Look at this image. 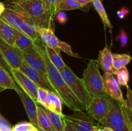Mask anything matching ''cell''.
Segmentation results:
<instances>
[{
    "mask_svg": "<svg viewBox=\"0 0 132 131\" xmlns=\"http://www.w3.org/2000/svg\"><path fill=\"white\" fill-rule=\"evenodd\" d=\"M49 91L46 89L38 87L37 89V102L43 106H45L46 98L48 96Z\"/></svg>",
    "mask_w": 132,
    "mask_h": 131,
    "instance_id": "cell-33",
    "label": "cell"
},
{
    "mask_svg": "<svg viewBox=\"0 0 132 131\" xmlns=\"http://www.w3.org/2000/svg\"><path fill=\"white\" fill-rule=\"evenodd\" d=\"M99 131H114L109 127H101L99 128Z\"/></svg>",
    "mask_w": 132,
    "mask_h": 131,
    "instance_id": "cell-42",
    "label": "cell"
},
{
    "mask_svg": "<svg viewBox=\"0 0 132 131\" xmlns=\"http://www.w3.org/2000/svg\"><path fill=\"white\" fill-rule=\"evenodd\" d=\"M4 90H5V89H3V87H1V86H0V92H1L3 91H4Z\"/></svg>",
    "mask_w": 132,
    "mask_h": 131,
    "instance_id": "cell-43",
    "label": "cell"
},
{
    "mask_svg": "<svg viewBox=\"0 0 132 131\" xmlns=\"http://www.w3.org/2000/svg\"><path fill=\"white\" fill-rule=\"evenodd\" d=\"M44 110L48 116L55 130L64 131L65 121L64 118V114H57V113H52L45 107H44Z\"/></svg>",
    "mask_w": 132,
    "mask_h": 131,
    "instance_id": "cell-23",
    "label": "cell"
},
{
    "mask_svg": "<svg viewBox=\"0 0 132 131\" xmlns=\"http://www.w3.org/2000/svg\"><path fill=\"white\" fill-rule=\"evenodd\" d=\"M0 66H1L2 68H3L5 70H6L8 73H10V74L12 75V69L11 67L10 66V65L8 64L7 62L5 60V58L3 57V55L1 54V51H0Z\"/></svg>",
    "mask_w": 132,
    "mask_h": 131,
    "instance_id": "cell-36",
    "label": "cell"
},
{
    "mask_svg": "<svg viewBox=\"0 0 132 131\" xmlns=\"http://www.w3.org/2000/svg\"><path fill=\"white\" fill-rule=\"evenodd\" d=\"M61 1V0H45L48 11L54 21H55V16L56 15V6Z\"/></svg>",
    "mask_w": 132,
    "mask_h": 131,
    "instance_id": "cell-29",
    "label": "cell"
},
{
    "mask_svg": "<svg viewBox=\"0 0 132 131\" xmlns=\"http://www.w3.org/2000/svg\"><path fill=\"white\" fill-rule=\"evenodd\" d=\"M83 6L76 0H61L56 6V14L60 11H67L79 9Z\"/></svg>",
    "mask_w": 132,
    "mask_h": 131,
    "instance_id": "cell-26",
    "label": "cell"
},
{
    "mask_svg": "<svg viewBox=\"0 0 132 131\" xmlns=\"http://www.w3.org/2000/svg\"><path fill=\"white\" fill-rule=\"evenodd\" d=\"M62 104L63 101L61 100L60 97L56 94L49 91L48 96L45 101V106L50 111L57 114H63L62 110Z\"/></svg>",
    "mask_w": 132,
    "mask_h": 131,
    "instance_id": "cell-18",
    "label": "cell"
},
{
    "mask_svg": "<svg viewBox=\"0 0 132 131\" xmlns=\"http://www.w3.org/2000/svg\"><path fill=\"white\" fill-rule=\"evenodd\" d=\"M5 8H6V6H5L4 3L0 2V15L3 13V12L5 11Z\"/></svg>",
    "mask_w": 132,
    "mask_h": 131,
    "instance_id": "cell-41",
    "label": "cell"
},
{
    "mask_svg": "<svg viewBox=\"0 0 132 131\" xmlns=\"http://www.w3.org/2000/svg\"><path fill=\"white\" fill-rule=\"evenodd\" d=\"M64 131H77V130L75 129L72 125L68 124V123L65 122V127H64Z\"/></svg>",
    "mask_w": 132,
    "mask_h": 131,
    "instance_id": "cell-40",
    "label": "cell"
},
{
    "mask_svg": "<svg viewBox=\"0 0 132 131\" xmlns=\"http://www.w3.org/2000/svg\"><path fill=\"white\" fill-rule=\"evenodd\" d=\"M0 18L14 29L29 36L36 42L41 41L37 31L38 28L22 13L6 7Z\"/></svg>",
    "mask_w": 132,
    "mask_h": 131,
    "instance_id": "cell-3",
    "label": "cell"
},
{
    "mask_svg": "<svg viewBox=\"0 0 132 131\" xmlns=\"http://www.w3.org/2000/svg\"><path fill=\"white\" fill-rule=\"evenodd\" d=\"M60 73L71 91L82 103L86 110H87L92 97L87 91L82 78L76 76L71 68L67 64L60 71Z\"/></svg>",
    "mask_w": 132,
    "mask_h": 131,
    "instance_id": "cell-5",
    "label": "cell"
},
{
    "mask_svg": "<svg viewBox=\"0 0 132 131\" xmlns=\"http://www.w3.org/2000/svg\"><path fill=\"white\" fill-rule=\"evenodd\" d=\"M36 47L42 57L46 69V77L51 84L57 92L63 104L67 105L73 111L85 110L86 109L79 100L66 83L60 71L52 64L44 49V43L42 41L36 42Z\"/></svg>",
    "mask_w": 132,
    "mask_h": 131,
    "instance_id": "cell-1",
    "label": "cell"
},
{
    "mask_svg": "<svg viewBox=\"0 0 132 131\" xmlns=\"http://www.w3.org/2000/svg\"><path fill=\"white\" fill-rule=\"evenodd\" d=\"M100 128H101V127H100ZM94 131H99V128H97V129H95Z\"/></svg>",
    "mask_w": 132,
    "mask_h": 131,
    "instance_id": "cell-44",
    "label": "cell"
},
{
    "mask_svg": "<svg viewBox=\"0 0 132 131\" xmlns=\"http://www.w3.org/2000/svg\"><path fill=\"white\" fill-rule=\"evenodd\" d=\"M16 92L19 95L23 103L30 122L39 130L38 122H37V102H36L30 96H28L21 87L20 89Z\"/></svg>",
    "mask_w": 132,
    "mask_h": 131,
    "instance_id": "cell-14",
    "label": "cell"
},
{
    "mask_svg": "<svg viewBox=\"0 0 132 131\" xmlns=\"http://www.w3.org/2000/svg\"><path fill=\"white\" fill-rule=\"evenodd\" d=\"M116 40L119 41L120 48H124L126 47L128 43V35L126 31L124 29H121L119 31V33L116 37Z\"/></svg>",
    "mask_w": 132,
    "mask_h": 131,
    "instance_id": "cell-32",
    "label": "cell"
},
{
    "mask_svg": "<svg viewBox=\"0 0 132 131\" xmlns=\"http://www.w3.org/2000/svg\"><path fill=\"white\" fill-rule=\"evenodd\" d=\"M82 79L91 97L107 95L104 91L103 77L101 74L96 60H89L87 67L84 71Z\"/></svg>",
    "mask_w": 132,
    "mask_h": 131,
    "instance_id": "cell-4",
    "label": "cell"
},
{
    "mask_svg": "<svg viewBox=\"0 0 132 131\" xmlns=\"http://www.w3.org/2000/svg\"><path fill=\"white\" fill-rule=\"evenodd\" d=\"M37 129L30 122L22 121L17 123L12 127V131H34Z\"/></svg>",
    "mask_w": 132,
    "mask_h": 131,
    "instance_id": "cell-28",
    "label": "cell"
},
{
    "mask_svg": "<svg viewBox=\"0 0 132 131\" xmlns=\"http://www.w3.org/2000/svg\"><path fill=\"white\" fill-rule=\"evenodd\" d=\"M113 75L114 74L107 73H104L103 74L105 93L110 98L119 101L121 104H125L126 102V100L124 98L120 86Z\"/></svg>",
    "mask_w": 132,
    "mask_h": 131,
    "instance_id": "cell-12",
    "label": "cell"
},
{
    "mask_svg": "<svg viewBox=\"0 0 132 131\" xmlns=\"http://www.w3.org/2000/svg\"><path fill=\"white\" fill-rule=\"evenodd\" d=\"M79 3L81 4L83 7L87 6L90 3H92L93 0H76Z\"/></svg>",
    "mask_w": 132,
    "mask_h": 131,
    "instance_id": "cell-39",
    "label": "cell"
},
{
    "mask_svg": "<svg viewBox=\"0 0 132 131\" xmlns=\"http://www.w3.org/2000/svg\"><path fill=\"white\" fill-rule=\"evenodd\" d=\"M5 6L24 14L37 28L54 27V21L48 11L45 0H6Z\"/></svg>",
    "mask_w": 132,
    "mask_h": 131,
    "instance_id": "cell-2",
    "label": "cell"
},
{
    "mask_svg": "<svg viewBox=\"0 0 132 131\" xmlns=\"http://www.w3.org/2000/svg\"><path fill=\"white\" fill-rule=\"evenodd\" d=\"M0 51L12 69H20L24 62L21 50L15 46L6 43L0 38Z\"/></svg>",
    "mask_w": 132,
    "mask_h": 131,
    "instance_id": "cell-9",
    "label": "cell"
},
{
    "mask_svg": "<svg viewBox=\"0 0 132 131\" xmlns=\"http://www.w3.org/2000/svg\"><path fill=\"white\" fill-rule=\"evenodd\" d=\"M59 49H60L61 51H63V52L67 53V55H69V56H71L72 57L75 58H80V57L79 56L78 54L75 53L72 51V47H71L70 45L68 44L67 42L60 41V40H59Z\"/></svg>",
    "mask_w": 132,
    "mask_h": 131,
    "instance_id": "cell-31",
    "label": "cell"
},
{
    "mask_svg": "<svg viewBox=\"0 0 132 131\" xmlns=\"http://www.w3.org/2000/svg\"><path fill=\"white\" fill-rule=\"evenodd\" d=\"M19 70L23 72L24 74H25L28 78H30L39 87L46 89L48 90L50 92H54V93L58 95L57 92L55 91L52 85L51 84L49 80L48 79L47 77L43 75L42 74L39 73L37 71L32 69L29 66L27 65L24 62H23V65L20 68Z\"/></svg>",
    "mask_w": 132,
    "mask_h": 131,
    "instance_id": "cell-13",
    "label": "cell"
},
{
    "mask_svg": "<svg viewBox=\"0 0 132 131\" xmlns=\"http://www.w3.org/2000/svg\"><path fill=\"white\" fill-rule=\"evenodd\" d=\"M34 131H39V130L37 129H36V130H34Z\"/></svg>",
    "mask_w": 132,
    "mask_h": 131,
    "instance_id": "cell-45",
    "label": "cell"
},
{
    "mask_svg": "<svg viewBox=\"0 0 132 131\" xmlns=\"http://www.w3.org/2000/svg\"><path fill=\"white\" fill-rule=\"evenodd\" d=\"M130 13V10L126 7H122L120 10L117 12V15L119 19H123L128 15Z\"/></svg>",
    "mask_w": 132,
    "mask_h": 131,
    "instance_id": "cell-37",
    "label": "cell"
},
{
    "mask_svg": "<svg viewBox=\"0 0 132 131\" xmlns=\"http://www.w3.org/2000/svg\"><path fill=\"white\" fill-rule=\"evenodd\" d=\"M122 112L125 115V119H126V123H127L128 127L129 130L132 131V113L129 109L128 106L127 105L126 102L125 104H121Z\"/></svg>",
    "mask_w": 132,
    "mask_h": 131,
    "instance_id": "cell-30",
    "label": "cell"
},
{
    "mask_svg": "<svg viewBox=\"0 0 132 131\" xmlns=\"http://www.w3.org/2000/svg\"><path fill=\"white\" fill-rule=\"evenodd\" d=\"M96 61L99 68H101L104 73L113 74L116 69L113 66L112 53L107 45L99 51V57Z\"/></svg>",
    "mask_w": 132,
    "mask_h": 131,
    "instance_id": "cell-15",
    "label": "cell"
},
{
    "mask_svg": "<svg viewBox=\"0 0 132 131\" xmlns=\"http://www.w3.org/2000/svg\"><path fill=\"white\" fill-rule=\"evenodd\" d=\"M14 34H15L14 46L21 51H25L33 47L36 44V42L29 36L15 29H14Z\"/></svg>",
    "mask_w": 132,
    "mask_h": 131,
    "instance_id": "cell-19",
    "label": "cell"
},
{
    "mask_svg": "<svg viewBox=\"0 0 132 131\" xmlns=\"http://www.w3.org/2000/svg\"><path fill=\"white\" fill-rule=\"evenodd\" d=\"M44 49L47 55L48 58L52 64L60 71L66 66V64L64 62L63 59L61 57L60 53H58L52 48L46 46L45 44H44Z\"/></svg>",
    "mask_w": 132,
    "mask_h": 131,
    "instance_id": "cell-22",
    "label": "cell"
},
{
    "mask_svg": "<svg viewBox=\"0 0 132 131\" xmlns=\"http://www.w3.org/2000/svg\"><path fill=\"white\" fill-rule=\"evenodd\" d=\"M113 74L117 77V81L119 85L121 86H128L130 80V73L126 67H123L120 69H116Z\"/></svg>",
    "mask_w": 132,
    "mask_h": 131,
    "instance_id": "cell-27",
    "label": "cell"
},
{
    "mask_svg": "<svg viewBox=\"0 0 132 131\" xmlns=\"http://www.w3.org/2000/svg\"><path fill=\"white\" fill-rule=\"evenodd\" d=\"M92 4L93 6L95 8V10L97 12L99 16L101 18L104 28H110V29L113 28V26H112V23H111L110 21L108 18V16L107 15L104 6H103L101 0H93Z\"/></svg>",
    "mask_w": 132,
    "mask_h": 131,
    "instance_id": "cell-24",
    "label": "cell"
},
{
    "mask_svg": "<svg viewBox=\"0 0 132 131\" xmlns=\"http://www.w3.org/2000/svg\"><path fill=\"white\" fill-rule=\"evenodd\" d=\"M0 38L6 43L14 46V28L0 18Z\"/></svg>",
    "mask_w": 132,
    "mask_h": 131,
    "instance_id": "cell-20",
    "label": "cell"
},
{
    "mask_svg": "<svg viewBox=\"0 0 132 131\" xmlns=\"http://www.w3.org/2000/svg\"><path fill=\"white\" fill-rule=\"evenodd\" d=\"M127 93H126V104L129 109L132 113V91L131 89L127 86Z\"/></svg>",
    "mask_w": 132,
    "mask_h": 131,
    "instance_id": "cell-38",
    "label": "cell"
},
{
    "mask_svg": "<svg viewBox=\"0 0 132 131\" xmlns=\"http://www.w3.org/2000/svg\"><path fill=\"white\" fill-rule=\"evenodd\" d=\"M39 131H55L51 121L44 110V107L37 103Z\"/></svg>",
    "mask_w": 132,
    "mask_h": 131,
    "instance_id": "cell-17",
    "label": "cell"
},
{
    "mask_svg": "<svg viewBox=\"0 0 132 131\" xmlns=\"http://www.w3.org/2000/svg\"><path fill=\"white\" fill-rule=\"evenodd\" d=\"M111 106V98L107 95L92 97L90 105L86 111L102 127L106 119Z\"/></svg>",
    "mask_w": 132,
    "mask_h": 131,
    "instance_id": "cell-7",
    "label": "cell"
},
{
    "mask_svg": "<svg viewBox=\"0 0 132 131\" xmlns=\"http://www.w3.org/2000/svg\"><path fill=\"white\" fill-rule=\"evenodd\" d=\"M55 20H56L59 24H64L68 21V17L63 11H60L56 14L55 16Z\"/></svg>",
    "mask_w": 132,
    "mask_h": 131,
    "instance_id": "cell-35",
    "label": "cell"
},
{
    "mask_svg": "<svg viewBox=\"0 0 132 131\" xmlns=\"http://www.w3.org/2000/svg\"><path fill=\"white\" fill-rule=\"evenodd\" d=\"M0 86L5 89H14L15 92L20 89V87L14 80L12 76L0 66Z\"/></svg>",
    "mask_w": 132,
    "mask_h": 131,
    "instance_id": "cell-21",
    "label": "cell"
},
{
    "mask_svg": "<svg viewBox=\"0 0 132 131\" xmlns=\"http://www.w3.org/2000/svg\"><path fill=\"white\" fill-rule=\"evenodd\" d=\"M12 76L18 86L36 102H37L38 86L19 69H12Z\"/></svg>",
    "mask_w": 132,
    "mask_h": 131,
    "instance_id": "cell-11",
    "label": "cell"
},
{
    "mask_svg": "<svg viewBox=\"0 0 132 131\" xmlns=\"http://www.w3.org/2000/svg\"><path fill=\"white\" fill-rule=\"evenodd\" d=\"M65 122L72 125L77 131H94L101 127L88 111L78 110L71 115L64 114Z\"/></svg>",
    "mask_w": 132,
    "mask_h": 131,
    "instance_id": "cell-6",
    "label": "cell"
},
{
    "mask_svg": "<svg viewBox=\"0 0 132 131\" xmlns=\"http://www.w3.org/2000/svg\"><path fill=\"white\" fill-rule=\"evenodd\" d=\"M0 131H12V127L7 120L0 115Z\"/></svg>",
    "mask_w": 132,
    "mask_h": 131,
    "instance_id": "cell-34",
    "label": "cell"
},
{
    "mask_svg": "<svg viewBox=\"0 0 132 131\" xmlns=\"http://www.w3.org/2000/svg\"><path fill=\"white\" fill-rule=\"evenodd\" d=\"M23 61L30 68L37 71L43 75L46 76V69L42 57L36 47V44L33 47L22 51Z\"/></svg>",
    "mask_w": 132,
    "mask_h": 131,
    "instance_id": "cell-10",
    "label": "cell"
},
{
    "mask_svg": "<svg viewBox=\"0 0 132 131\" xmlns=\"http://www.w3.org/2000/svg\"><path fill=\"white\" fill-rule=\"evenodd\" d=\"M102 127H109L114 131H130L121 103L111 98L110 109Z\"/></svg>",
    "mask_w": 132,
    "mask_h": 131,
    "instance_id": "cell-8",
    "label": "cell"
},
{
    "mask_svg": "<svg viewBox=\"0 0 132 131\" xmlns=\"http://www.w3.org/2000/svg\"><path fill=\"white\" fill-rule=\"evenodd\" d=\"M37 31H38L40 39L43 41V42L46 46L52 48L58 53H60L59 40L54 33V28H38Z\"/></svg>",
    "mask_w": 132,
    "mask_h": 131,
    "instance_id": "cell-16",
    "label": "cell"
},
{
    "mask_svg": "<svg viewBox=\"0 0 132 131\" xmlns=\"http://www.w3.org/2000/svg\"><path fill=\"white\" fill-rule=\"evenodd\" d=\"M113 66L115 69L126 67L132 60V57L127 53H112Z\"/></svg>",
    "mask_w": 132,
    "mask_h": 131,
    "instance_id": "cell-25",
    "label": "cell"
}]
</instances>
